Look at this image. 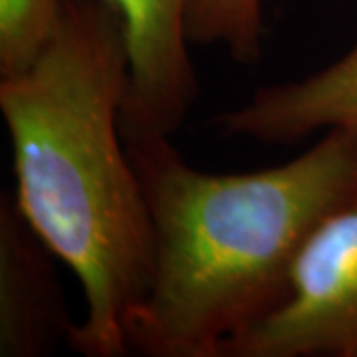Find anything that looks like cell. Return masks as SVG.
<instances>
[{
    "instance_id": "6da1fadb",
    "label": "cell",
    "mask_w": 357,
    "mask_h": 357,
    "mask_svg": "<svg viewBox=\"0 0 357 357\" xmlns=\"http://www.w3.org/2000/svg\"><path fill=\"white\" fill-rule=\"evenodd\" d=\"M126 89L123 22L98 0H62L36 62L0 77L14 203L79 282L84 318L68 347L84 357L129 356L153 270L151 218L121 135Z\"/></svg>"
},
{
    "instance_id": "7a4b0ae2",
    "label": "cell",
    "mask_w": 357,
    "mask_h": 357,
    "mask_svg": "<svg viewBox=\"0 0 357 357\" xmlns=\"http://www.w3.org/2000/svg\"><path fill=\"white\" fill-rule=\"evenodd\" d=\"M153 229V270L129 354L225 357L286 302L318 225L357 191V129L248 173L195 169L167 135H123Z\"/></svg>"
},
{
    "instance_id": "3957f363",
    "label": "cell",
    "mask_w": 357,
    "mask_h": 357,
    "mask_svg": "<svg viewBox=\"0 0 357 357\" xmlns=\"http://www.w3.org/2000/svg\"><path fill=\"white\" fill-rule=\"evenodd\" d=\"M225 357H357V191L307 238L286 302Z\"/></svg>"
},
{
    "instance_id": "277c9868",
    "label": "cell",
    "mask_w": 357,
    "mask_h": 357,
    "mask_svg": "<svg viewBox=\"0 0 357 357\" xmlns=\"http://www.w3.org/2000/svg\"><path fill=\"white\" fill-rule=\"evenodd\" d=\"M123 22L128 89L121 135L173 137L199 93L189 54L195 0H98Z\"/></svg>"
},
{
    "instance_id": "5b68a950",
    "label": "cell",
    "mask_w": 357,
    "mask_h": 357,
    "mask_svg": "<svg viewBox=\"0 0 357 357\" xmlns=\"http://www.w3.org/2000/svg\"><path fill=\"white\" fill-rule=\"evenodd\" d=\"M56 255L14 203L0 199V357H44L68 345L76 321L66 310Z\"/></svg>"
},
{
    "instance_id": "8992f818",
    "label": "cell",
    "mask_w": 357,
    "mask_h": 357,
    "mask_svg": "<svg viewBox=\"0 0 357 357\" xmlns=\"http://www.w3.org/2000/svg\"><path fill=\"white\" fill-rule=\"evenodd\" d=\"M213 128L262 145H292L319 131L357 129V44L319 72L256 89L248 102L220 112Z\"/></svg>"
},
{
    "instance_id": "52a82bcc",
    "label": "cell",
    "mask_w": 357,
    "mask_h": 357,
    "mask_svg": "<svg viewBox=\"0 0 357 357\" xmlns=\"http://www.w3.org/2000/svg\"><path fill=\"white\" fill-rule=\"evenodd\" d=\"M266 0H195L189 16L191 44L220 46L241 66H256L264 46Z\"/></svg>"
},
{
    "instance_id": "ba28073f",
    "label": "cell",
    "mask_w": 357,
    "mask_h": 357,
    "mask_svg": "<svg viewBox=\"0 0 357 357\" xmlns=\"http://www.w3.org/2000/svg\"><path fill=\"white\" fill-rule=\"evenodd\" d=\"M62 0H0V77L36 62L50 42Z\"/></svg>"
}]
</instances>
